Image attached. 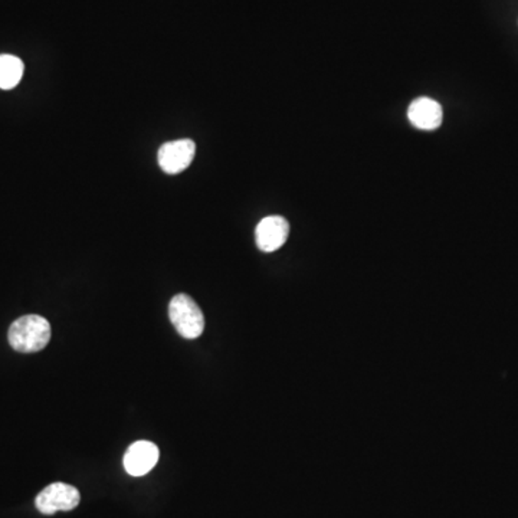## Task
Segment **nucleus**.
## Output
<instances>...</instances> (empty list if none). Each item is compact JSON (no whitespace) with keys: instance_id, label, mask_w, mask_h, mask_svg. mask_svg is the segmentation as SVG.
Masks as SVG:
<instances>
[{"instance_id":"nucleus-1","label":"nucleus","mask_w":518,"mask_h":518,"mask_svg":"<svg viewBox=\"0 0 518 518\" xmlns=\"http://www.w3.org/2000/svg\"><path fill=\"white\" fill-rule=\"evenodd\" d=\"M7 339L16 352H41L50 343L51 325L46 318L29 314L12 323Z\"/></svg>"},{"instance_id":"nucleus-2","label":"nucleus","mask_w":518,"mask_h":518,"mask_svg":"<svg viewBox=\"0 0 518 518\" xmlns=\"http://www.w3.org/2000/svg\"><path fill=\"white\" fill-rule=\"evenodd\" d=\"M169 318L184 339H198L205 330V317L201 307L186 294H177L170 300Z\"/></svg>"},{"instance_id":"nucleus-3","label":"nucleus","mask_w":518,"mask_h":518,"mask_svg":"<svg viewBox=\"0 0 518 518\" xmlns=\"http://www.w3.org/2000/svg\"><path fill=\"white\" fill-rule=\"evenodd\" d=\"M81 501L80 491L75 486L64 483H53L39 493L35 504L39 512L52 515L58 512H71Z\"/></svg>"},{"instance_id":"nucleus-4","label":"nucleus","mask_w":518,"mask_h":518,"mask_svg":"<svg viewBox=\"0 0 518 518\" xmlns=\"http://www.w3.org/2000/svg\"><path fill=\"white\" fill-rule=\"evenodd\" d=\"M194 155H196L194 141L184 138L160 146L157 160L163 172L167 174H179L191 166Z\"/></svg>"},{"instance_id":"nucleus-5","label":"nucleus","mask_w":518,"mask_h":518,"mask_svg":"<svg viewBox=\"0 0 518 518\" xmlns=\"http://www.w3.org/2000/svg\"><path fill=\"white\" fill-rule=\"evenodd\" d=\"M289 237V223L282 216H267L258 223L255 230V242L262 252H276Z\"/></svg>"},{"instance_id":"nucleus-6","label":"nucleus","mask_w":518,"mask_h":518,"mask_svg":"<svg viewBox=\"0 0 518 518\" xmlns=\"http://www.w3.org/2000/svg\"><path fill=\"white\" fill-rule=\"evenodd\" d=\"M157 445L148 441H137L130 445L124 455V468L130 476H143L150 473L159 461Z\"/></svg>"},{"instance_id":"nucleus-7","label":"nucleus","mask_w":518,"mask_h":518,"mask_svg":"<svg viewBox=\"0 0 518 518\" xmlns=\"http://www.w3.org/2000/svg\"><path fill=\"white\" fill-rule=\"evenodd\" d=\"M408 118L413 127L432 131L441 127L444 111H442L441 104L435 99L429 97H420L410 104L408 109Z\"/></svg>"},{"instance_id":"nucleus-8","label":"nucleus","mask_w":518,"mask_h":518,"mask_svg":"<svg viewBox=\"0 0 518 518\" xmlns=\"http://www.w3.org/2000/svg\"><path fill=\"white\" fill-rule=\"evenodd\" d=\"M25 65L22 62L21 58L4 53L0 55V89H14L21 82L24 77Z\"/></svg>"}]
</instances>
